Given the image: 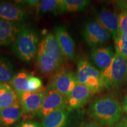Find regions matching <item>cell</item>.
<instances>
[{
	"label": "cell",
	"instance_id": "obj_10",
	"mask_svg": "<svg viewBox=\"0 0 127 127\" xmlns=\"http://www.w3.org/2000/svg\"><path fill=\"white\" fill-rule=\"evenodd\" d=\"M23 29L18 23L0 18V45L14 43Z\"/></svg>",
	"mask_w": 127,
	"mask_h": 127
},
{
	"label": "cell",
	"instance_id": "obj_28",
	"mask_svg": "<svg viewBox=\"0 0 127 127\" xmlns=\"http://www.w3.org/2000/svg\"><path fill=\"white\" fill-rule=\"evenodd\" d=\"M12 88L8 85L7 84H0V98L2 96V95H4L6 92H7L9 90H11Z\"/></svg>",
	"mask_w": 127,
	"mask_h": 127
},
{
	"label": "cell",
	"instance_id": "obj_13",
	"mask_svg": "<svg viewBox=\"0 0 127 127\" xmlns=\"http://www.w3.org/2000/svg\"><path fill=\"white\" fill-rule=\"evenodd\" d=\"M55 35L65 58L72 60L75 55V44L65 27H56Z\"/></svg>",
	"mask_w": 127,
	"mask_h": 127
},
{
	"label": "cell",
	"instance_id": "obj_5",
	"mask_svg": "<svg viewBox=\"0 0 127 127\" xmlns=\"http://www.w3.org/2000/svg\"><path fill=\"white\" fill-rule=\"evenodd\" d=\"M79 84L77 75L72 71H60L54 75L47 86L48 91H54L66 98Z\"/></svg>",
	"mask_w": 127,
	"mask_h": 127
},
{
	"label": "cell",
	"instance_id": "obj_21",
	"mask_svg": "<svg viewBox=\"0 0 127 127\" xmlns=\"http://www.w3.org/2000/svg\"><path fill=\"white\" fill-rule=\"evenodd\" d=\"M14 69L7 60L0 57V83L10 82L14 77Z\"/></svg>",
	"mask_w": 127,
	"mask_h": 127
},
{
	"label": "cell",
	"instance_id": "obj_35",
	"mask_svg": "<svg viewBox=\"0 0 127 127\" xmlns=\"http://www.w3.org/2000/svg\"></svg>",
	"mask_w": 127,
	"mask_h": 127
},
{
	"label": "cell",
	"instance_id": "obj_1",
	"mask_svg": "<svg viewBox=\"0 0 127 127\" xmlns=\"http://www.w3.org/2000/svg\"><path fill=\"white\" fill-rule=\"evenodd\" d=\"M122 106L118 100L110 96L95 99L90 105L89 115L101 125L111 127L121 118Z\"/></svg>",
	"mask_w": 127,
	"mask_h": 127
},
{
	"label": "cell",
	"instance_id": "obj_12",
	"mask_svg": "<svg viewBox=\"0 0 127 127\" xmlns=\"http://www.w3.org/2000/svg\"><path fill=\"white\" fill-rule=\"evenodd\" d=\"M93 94L90 88L79 83L66 97L67 106L69 109L79 108L86 104Z\"/></svg>",
	"mask_w": 127,
	"mask_h": 127
},
{
	"label": "cell",
	"instance_id": "obj_2",
	"mask_svg": "<svg viewBox=\"0 0 127 127\" xmlns=\"http://www.w3.org/2000/svg\"><path fill=\"white\" fill-rule=\"evenodd\" d=\"M38 38L36 32L29 28H23L14 42L12 50L16 56L22 61L30 62L37 52Z\"/></svg>",
	"mask_w": 127,
	"mask_h": 127
},
{
	"label": "cell",
	"instance_id": "obj_6",
	"mask_svg": "<svg viewBox=\"0 0 127 127\" xmlns=\"http://www.w3.org/2000/svg\"><path fill=\"white\" fill-rule=\"evenodd\" d=\"M111 36L108 31L94 21L88 22L83 30L84 40L91 47L102 45L110 39Z\"/></svg>",
	"mask_w": 127,
	"mask_h": 127
},
{
	"label": "cell",
	"instance_id": "obj_16",
	"mask_svg": "<svg viewBox=\"0 0 127 127\" xmlns=\"http://www.w3.org/2000/svg\"><path fill=\"white\" fill-rule=\"evenodd\" d=\"M37 65L42 74L47 76L55 75L60 71L62 64L48 57L41 50L38 51Z\"/></svg>",
	"mask_w": 127,
	"mask_h": 127
},
{
	"label": "cell",
	"instance_id": "obj_4",
	"mask_svg": "<svg viewBox=\"0 0 127 127\" xmlns=\"http://www.w3.org/2000/svg\"><path fill=\"white\" fill-rule=\"evenodd\" d=\"M77 75L79 83L87 86L93 94L98 93L104 87L101 71L87 60L79 61Z\"/></svg>",
	"mask_w": 127,
	"mask_h": 127
},
{
	"label": "cell",
	"instance_id": "obj_17",
	"mask_svg": "<svg viewBox=\"0 0 127 127\" xmlns=\"http://www.w3.org/2000/svg\"><path fill=\"white\" fill-rule=\"evenodd\" d=\"M23 114L19 102L11 107L0 110V124L8 127L20 120Z\"/></svg>",
	"mask_w": 127,
	"mask_h": 127
},
{
	"label": "cell",
	"instance_id": "obj_23",
	"mask_svg": "<svg viewBox=\"0 0 127 127\" xmlns=\"http://www.w3.org/2000/svg\"><path fill=\"white\" fill-rule=\"evenodd\" d=\"M114 40L116 53L127 61V34L119 32Z\"/></svg>",
	"mask_w": 127,
	"mask_h": 127
},
{
	"label": "cell",
	"instance_id": "obj_9",
	"mask_svg": "<svg viewBox=\"0 0 127 127\" xmlns=\"http://www.w3.org/2000/svg\"><path fill=\"white\" fill-rule=\"evenodd\" d=\"M96 21L108 31L114 39L120 32L118 16L115 12L104 8L95 16Z\"/></svg>",
	"mask_w": 127,
	"mask_h": 127
},
{
	"label": "cell",
	"instance_id": "obj_3",
	"mask_svg": "<svg viewBox=\"0 0 127 127\" xmlns=\"http://www.w3.org/2000/svg\"><path fill=\"white\" fill-rule=\"evenodd\" d=\"M101 72L104 87L118 88L127 79V61L115 53L108 67Z\"/></svg>",
	"mask_w": 127,
	"mask_h": 127
},
{
	"label": "cell",
	"instance_id": "obj_31",
	"mask_svg": "<svg viewBox=\"0 0 127 127\" xmlns=\"http://www.w3.org/2000/svg\"><path fill=\"white\" fill-rule=\"evenodd\" d=\"M23 4H27L30 7H37L40 1H36V0H27V1H21Z\"/></svg>",
	"mask_w": 127,
	"mask_h": 127
},
{
	"label": "cell",
	"instance_id": "obj_14",
	"mask_svg": "<svg viewBox=\"0 0 127 127\" xmlns=\"http://www.w3.org/2000/svg\"><path fill=\"white\" fill-rule=\"evenodd\" d=\"M27 17L26 12L20 6L11 2H0V18L18 23L24 21Z\"/></svg>",
	"mask_w": 127,
	"mask_h": 127
},
{
	"label": "cell",
	"instance_id": "obj_15",
	"mask_svg": "<svg viewBox=\"0 0 127 127\" xmlns=\"http://www.w3.org/2000/svg\"><path fill=\"white\" fill-rule=\"evenodd\" d=\"M115 54L111 47L95 48L91 51L92 61L99 70L102 72L111 64Z\"/></svg>",
	"mask_w": 127,
	"mask_h": 127
},
{
	"label": "cell",
	"instance_id": "obj_25",
	"mask_svg": "<svg viewBox=\"0 0 127 127\" xmlns=\"http://www.w3.org/2000/svg\"><path fill=\"white\" fill-rule=\"evenodd\" d=\"M42 81L39 78L30 76L28 81V91L36 92L41 90Z\"/></svg>",
	"mask_w": 127,
	"mask_h": 127
},
{
	"label": "cell",
	"instance_id": "obj_19",
	"mask_svg": "<svg viewBox=\"0 0 127 127\" xmlns=\"http://www.w3.org/2000/svg\"><path fill=\"white\" fill-rule=\"evenodd\" d=\"M30 76L27 72L21 71L14 75L9 82L18 96L28 91V81Z\"/></svg>",
	"mask_w": 127,
	"mask_h": 127
},
{
	"label": "cell",
	"instance_id": "obj_32",
	"mask_svg": "<svg viewBox=\"0 0 127 127\" xmlns=\"http://www.w3.org/2000/svg\"><path fill=\"white\" fill-rule=\"evenodd\" d=\"M117 4L118 5V6L121 8L123 9V11L124 10L127 11V1H117Z\"/></svg>",
	"mask_w": 127,
	"mask_h": 127
},
{
	"label": "cell",
	"instance_id": "obj_11",
	"mask_svg": "<svg viewBox=\"0 0 127 127\" xmlns=\"http://www.w3.org/2000/svg\"><path fill=\"white\" fill-rule=\"evenodd\" d=\"M38 50L48 57L63 64L64 59L57 39L52 33H49L39 44Z\"/></svg>",
	"mask_w": 127,
	"mask_h": 127
},
{
	"label": "cell",
	"instance_id": "obj_29",
	"mask_svg": "<svg viewBox=\"0 0 127 127\" xmlns=\"http://www.w3.org/2000/svg\"><path fill=\"white\" fill-rule=\"evenodd\" d=\"M79 127H102V125L97 121H91L84 124Z\"/></svg>",
	"mask_w": 127,
	"mask_h": 127
},
{
	"label": "cell",
	"instance_id": "obj_34",
	"mask_svg": "<svg viewBox=\"0 0 127 127\" xmlns=\"http://www.w3.org/2000/svg\"><path fill=\"white\" fill-rule=\"evenodd\" d=\"M1 84V83H0V84Z\"/></svg>",
	"mask_w": 127,
	"mask_h": 127
},
{
	"label": "cell",
	"instance_id": "obj_18",
	"mask_svg": "<svg viewBox=\"0 0 127 127\" xmlns=\"http://www.w3.org/2000/svg\"><path fill=\"white\" fill-rule=\"evenodd\" d=\"M68 112L65 109H59L44 118L43 127H64L68 122Z\"/></svg>",
	"mask_w": 127,
	"mask_h": 127
},
{
	"label": "cell",
	"instance_id": "obj_33",
	"mask_svg": "<svg viewBox=\"0 0 127 127\" xmlns=\"http://www.w3.org/2000/svg\"><path fill=\"white\" fill-rule=\"evenodd\" d=\"M122 108L125 112L127 114V94H126L123 98L122 101Z\"/></svg>",
	"mask_w": 127,
	"mask_h": 127
},
{
	"label": "cell",
	"instance_id": "obj_30",
	"mask_svg": "<svg viewBox=\"0 0 127 127\" xmlns=\"http://www.w3.org/2000/svg\"><path fill=\"white\" fill-rule=\"evenodd\" d=\"M127 127V117H124L114 125V127Z\"/></svg>",
	"mask_w": 127,
	"mask_h": 127
},
{
	"label": "cell",
	"instance_id": "obj_7",
	"mask_svg": "<svg viewBox=\"0 0 127 127\" xmlns=\"http://www.w3.org/2000/svg\"><path fill=\"white\" fill-rule=\"evenodd\" d=\"M47 91L40 90L36 92H25L18 95V101L23 113L36 114L41 108Z\"/></svg>",
	"mask_w": 127,
	"mask_h": 127
},
{
	"label": "cell",
	"instance_id": "obj_26",
	"mask_svg": "<svg viewBox=\"0 0 127 127\" xmlns=\"http://www.w3.org/2000/svg\"><path fill=\"white\" fill-rule=\"evenodd\" d=\"M119 18V26L120 32L127 34V11L123 10L120 15Z\"/></svg>",
	"mask_w": 127,
	"mask_h": 127
},
{
	"label": "cell",
	"instance_id": "obj_8",
	"mask_svg": "<svg viewBox=\"0 0 127 127\" xmlns=\"http://www.w3.org/2000/svg\"><path fill=\"white\" fill-rule=\"evenodd\" d=\"M67 107V99L65 96L54 91L47 92L41 108L37 115L41 118H45L49 114L59 109H65Z\"/></svg>",
	"mask_w": 127,
	"mask_h": 127
},
{
	"label": "cell",
	"instance_id": "obj_20",
	"mask_svg": "<svg viewBox=\"0 0 127 127\" xmlns=\"http://www.w3.org/2000/svg\"><path fill=\"white\" fill-rule=\"evenodd\" d=\"M37 7L41 13L57 14L63 12L62 0H42L39 2Z\"/></svg>",
	"mask_w": 127,
	"mask_h": 127
},
{
	"label": "cell",
	"instance_id": "obj_27",
	"mask_svg": "<svg viewBox=\"0 0 127 127\" xmlns=\"http://www.w3.org/2000/svg\"><path fill=\"white\" fill-rule=\"evenodd\" d=\"M17 127H41L38 124L31 121H25L21 123Z\"/></svg>",
	"mask_w": 127,
	"mask_h": 127
},
{
	"label": "cell",
	"instance_id": "obj_22",
	"mask_svg": "<svg viewBox=\"0 0 127 127\" xmlns=\"http://www.w3.org/2000/svg\"><path fill=\"white\" fill-rule=\"evenodd\" d=\"M90 3L87 0H62L63 12H77L84 10Z\"/></svg>",
	"mask_w": 127,
	"mask_h": 127
},
{
	"label": "cell",
	"instance_id": "obj_24",
	"mask_svg": "<svg viewBox=\"0 0 127 127\" xmlns=\"http://www.w3.org/2000/svg\"><path fill=\"white\" fill-rule=\"evenodd\" d=\"M18 102V95L12 88L0 98V110L11 107Z\"/></svg>",
	"mask_w": 127,
	"mask_h": 127
}]
</instances>
